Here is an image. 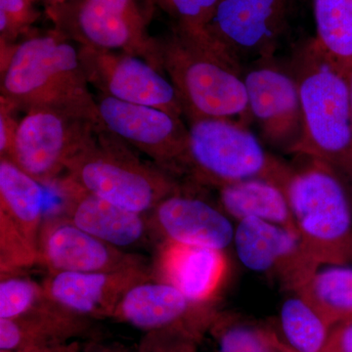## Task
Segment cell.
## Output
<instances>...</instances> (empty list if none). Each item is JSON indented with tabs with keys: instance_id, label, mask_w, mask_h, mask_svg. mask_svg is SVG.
<instances>
[{
	"instance_id": "1",
	"label": "cell",
	"mask_w": 352,
	"mask_h": 352,
	"mask_svg": "<svg viewBox=\"0 0 352 352\" xmlns=\"http://www.w3.org/2000/svg\"><path fill=\"white\" fill-rule=\"evenodd\" d=\"M73 43L53 29L16 44L1 65L0 99L19 112L54 108L98 119L96 98Z\"/></svg>"
},
{
	"instance_id": "2",
	"label": "cell",
	"mask_w": 352,
	"mask_h": 352,
	"mask_svg": "<svg viewBox=\"0 0 352 352\" xmlns=\"http://www.w3.org/2000/svg\"><path fill=\"white\" fill-rule=\"evenodd\" d=\"M303 118L302 141L294 154L317 160L342 175H352L351 76L310 39L296 58Z\"/></svg>"
},
{
	"instance_id": "3",
	"label": "cell",
	"mask_w": 352,
	"mask_h": 352,
	"mask_svg": "<svg viewBox=\"0 0 352 352\" xmlns=\"http://www.w3.org/2000/svg\"><path fill=\"white\" fill-rule=\"evenodd\" d=\"M157 43L162 69L175 87L188 122L212 118L249 122L244 78L228 60L203 39L173 28Z\"/></svg>"
},
{
	"instance_id": "4",
	"label": "cell",
	"mask_w": 352,
	"mask_h": 352,
	"mask_svg": "<svg viewBox=\"0 0 352 352\" xmlns=\"http://www.w3.org/2000/svg\"><path fill=\"white\" fill-rule=\"evenodd\" d=\"M136 152L99 122L63 176L113 205L150 214L184 184Z\"/></svg>"
},
{
	"instance_id": "5",
	"label": "cell",
	"mask_w": 352,
	"mask_h": 352,
	"mask_svg": "<svg viewBox=\"0 0 352 352\" xmlns=\"http://www.w3.org/2000/svg\"><path fill=\"white\" fill-rule=\"evenodd\" d=\"M284 185L296 230L319 265L352 261V210L340 173L310 159Z\"/></svg>"
},
{
	"instance_id": "6",
	"label": "cell",
	"mask_w": 352,
	"mask_h": 352,
	"mask_svg": "<svg viewBox=\"0 0 352 352\" xmlns=\"http://www.w3.org/2000/svg\"><path fill=\"white\" fill-rule=\"evenodd\" d=\"M156 6L155 0H69L45 12L78 46L134 55L163 72L157 38L149 34Z\"/></svg>"
},
{
	"instance_id": "7",
	"label": "cell",
	"mask_w": 352,
	"mask_h": 352,
	"mask_svg": "<svg viewBox=\"0 0 352 352\" xmlns=\"http://www.w3.org/2000/svg\"><path fill=\"white\" fill-rule=\"evenodd\" d=\"M190 184L220 188L266 178L284 187L291 168L271 157L245 124L228 119L190 120Z\"/></svg>"
},
{
	"instance_id": "8",
	"label": "cell",
	"mask_w": 352,
	"mask_h": 352,
	"mask_svg": "<svg viewBox=\"0 0 352 352\" xmlns=\"http://www.w3.org/2000/svg\"><path fill=\"white\" fill-rule=\"evenodd\" d=\"M296 6V0H219L200 38L243 74L272 61L291 43Z\"/></svg>"
},
{
	"instance_id": "9",
	"label": "cell",
	"mask_w": 352,
	"mask_h": 352,
	"mask_svg": "<svg viewBox=\"0 0 352 352\" xmlns=\"http://www.w3.org/2000/svg\"><path fill=\"white\" fill-rule=\"evenodd\" d=\"M99 120L54 108L21 118L10 161L43 185L54 184L94 133Z\"/></svg>"
},
{
	"instance_id": "10",
	"label": "cell",
	"mask_w": 352,
	"mask_h": 352,
	"mask_svg": "<svg viewBox=\"0 0 352 352\" xmlns=\"http://www.w3.org/2000/svg\"><path fill=\"white\" fill-rule=\"evenodd\" d=\"M96 105L102 126L178 180L188 179L189 131L182 118L104 94Z\"/></svg>"
},
{
	"instance_id": "11",
	"label": "cell",
	"mask_w": 352,
	"mask_h": 352,
	"mask_svg": "<svg viewBox=\"0 0 352 352\" xmlns=\"http://www.w3.org/2000/svg\"><path fill=\"white\" fill-rule=\"evenodd\" d=\"M43 184L15 163L0 157V264L24 270L38 259L44 222Z\"/></svg>"
},
{
	"instance_id": "12",
	"label": "cell",
	"mask_w": 352,
	"mask_h": 352,
	"mask_svg": "<svg viewBox=\"0 0 352 352\" xmlns=\"http://www.w3.org/2000/svg\"><path fill=\"white\" fill-rule=\"evenodd\" d=\"M78 50L87 82L100 94L184 117L170 78L146 60L119 51L85 46H78Z\"/></svg>"
},
{
	"instance_id": "13",
	"label": "cell",
	"mask_w": 352,
	"mask_h": 352,
	"mask_svg": "<svg viewBox=\"0 0 352 352\" xmlns=\"http://www.w3.org/2000/svg\"><path fill=\"white\" fill-rule=\"evenodd\" d=\"M233 245L248 270L275 280L291 293L300 291L320 266L298 234L264 220L237 221Z\"/></svg>"
},
{
	"instance_id": "14",
	"label": "cell",
	"mask_w": 352,
	"mask_h": 352,
	"mask_svg": "<svg viewBox=\"0 0 352 352\" xmlns=\"http://www.w3.org/2000/svg\"><path fill=\"white\" fill-rule=\"evenodd\" d=\"M243 78L252 118L258 122L264 139L276 149L294 154L303 134L295 76L268 62L252 67Z\"/></svg>"
},
{
	"instance_id": "15",
	"label": "cell",
	"mask_w": 352,
	"mask_h": 352,
	"mask_svg": "<svg viewBox=\"0 0 352 352\" xmlns=\"http://www.w3.org/2000/svg\"><path fill=\"white\" fill-rule=\"evenodd\" d=\"M38 264L48 273L98 272L145 265L141 254L119 249L76 227L64 215L44 219Z\"/></svg>"
},
{
	"instance_id": "16",
	"label": "cell",
	"mask_w": 352,
	"mask_h": 352,
	"mask_svg": "<svg viewBox=\"0 0 352 352\" xmlns=\"http://www.w3.org/2000/svg\"><path fill=\"white\" fill-rule=\"evenodd\" d=\"M148 220L152 233L157 234L163 242L219 251L233 244L235 227L230 217L185 185L164 199Z\"/></svg>"
},
{
	"instance_id": "17",
	"label": "cell",
	"mask_w": 352,
	"mask_h": 352,
	"mask_svg": "<svg viewBox=\"0 0 352 352\" xmlns=\"http://www.w3.org/2000/svg\"><path fill=\"white\" fill-rule=\"evenodd\" d=\"M113 318L145 331L179 328L198 337L201 329L214 322L210 305L189 300L179 289L161 280H145L126 292Z\"/></svg>"
},
{
	"instance_id": "18",
	"label": "cell",
	"mask_w": 352,
	"mask_h": 352,
	"mask_svg": "<svg viewBox=\"0 0 352 352\" xmlns=\"http://www.w3.org/2000/svg\"><path fill=\"white\" fill-rule=\"evenodd\" d=\"M154 278L145 265L98 272L48 273L43 286L46 296L69 311L87 318H107L134 285Z\"/></svg>"
},
{
	"instance_id": "19",
	"label": "cell",
	"mask_w": 352,
	"mask_h": 352,
	"mask_svg": "<svg viewBox=\"0 0 352 352\" xmlns=\"http://www.w3.org/2000/svg\"><path fill=\"white\" fill-rule=\"evenodd\" d=\"M62 203V215L76 227L113 247L129 251L144 245L152 235L149 220L88 193L65 176L52 185Z\"/></svg>"
},
{
	"instance_id": "20",
	"label": "cell",
	"mask_w": 352,
	"mask_h": 352,
	"mask_svg": "<svg viewBox=\"0 0 352 352\" xmlns=\"http://www.w3.org/2000/svg\"><path fill=\"white\" fill-rule=\"evenodd\" d=\"M155 279L173 285L189 300L210 305L226 280L224 251L163 242L153 266Z\"/></svg>"
},
{
	"instance_id": "21",
	"label": "cell",
	"mask_w": 352,
	"mask_h": 352,
	"mask_svg": "<svg viewBox=\"0 0 352 352\" xmlns=\"http://www.w3.org/2000/svg\"><path fill=\"white\" fill-rule=\"evenodd\" d=\"M89 328V318L69 311L47 296L17 318L0 319V351H23L71 342Z\"/></svg>"
},
{
	"instance_id": "22",
	"label": "cell",
	"mask_w": 352,
	"mask_h": 352,
	"mask_svg": "<svg viewBox=\"0 0 352 352\" xmlns=\"http://www.w3.org/2000/svg\"><path fill=\"white\" fill-rule=\"evenodd\" d=\"M220 208L240 221L256 219L296 232L284 187L266 178H251L219 188Z\"/></svg>"
},
{
	"instance_id": "23",
	"label": "cell",
	"mask_w": 352,
	"mask_h": 352,
	"mask_svg": "<svg viewBox=\"0 0 352 352\" xmlns=\"http://www.w3.org/2000/svg\"><path fill=\"white\" fill-rule=\"evenodd\" d=\"M314 43L332 63L352 74V0H314Z\"/></svg>"
},
{
	"instance_id": "24",
	"label": "cell",
	"mask_w": 352,
	"mask_h": 352,
	"mask_svg": "<svg viewBox=\"0 0 352 352\" xmlns=\"http://www.w3.org/2000/svg\"><path fill=\"white\" fill-rule=\"evenodd\" d=\"M287 346L296 352H324L333 326L305 296L292 293L280 311Z\"/></svg>"
},
{
	"instance_id": "25",
	"label": "cell",
	"mask_w": 352,
	"mask_h": 352,
	"mask_svg": "<svg viewBox=\"0 0 352 352\" xmlns=\"http://www.w3.org/2000/svg\"><path fill=\"white\" fill-rule=\"evenodd\" d=\"M296 293L318 308L332 325L352 317V267L347 264L320 265Z\"/></svg>"
},
{
	"instance_id": "26",
	"label": "cell",
	"mask_w": 352,
	"mask_h": 352,
	"mask_svg": "<svg viewBox=\"0 0 352 352\" xmlns=\"http://www.w3.org/2000/svg\"><path fill=\"white\" fill-rule=\"evenodd\" d=\"M219 352H284L283 342L265 329L214 318Z\"/></svg>"
},
{
	"instance_id": "27",
	"label": "cell",
	"mask_w": 352,
	"mask_h": 352,
	"mask_svg": "<svg viewBox=\"0 0 352 352\" xmlns=\"http://www.w3.org/2000/svg\"><path fill=\"white\" fill-rule=\"evenodd\" d=\"M43 283L17 274L0 280V319L17 318L27 314L45 298Z\"/></svg>"
},
{
	"instance_id": "28",
	"label": "cell",
	"mask_w": 352,
	"mask_h": 352,
	"mask_svg": "<svg viewBox=\"0 0 352 352\" xmlns=\"http://www.w3.org/2000/svg\"><path fill=\"white\" fill-rule=\"evenodd\" d=\"M219 0H155L171 21L173 29L194 36H203Z\"/></svg>"
},
{
	"instance_id": "29",
	"label": "cell",
	"mask_w": 352,
	"mask_h": 352,
	"mask_svg": "<svg viewBox=\"0 0 352 352\" xmlns=\"http://www.w3.org/2000/svg\"><path fill=\"white\" fill-rule=\"evenodd\" d=\"M39 16L30 0H0V45L14 46L21 36H31Z\"/></svg>"
},
{
	"instance_id": "30",
	"label": "cell",
	"mask_w": 352,
	"mask_h": 352,
	"mask_svg": "<svg viewBox=\"0 0 352 352\" xmlns=\"http://www.w3.org/2000/svg\"><path fill=\"white\" fill-rule=\"evenodd\" d=\"M197 336L179 328L146 333L138 352H197Z\"/></svg>"
},
{
	"instance_id": "31",
	"label": "cell",
	"mask_w": 352,
	"mask_h": 352,
	"mask_svg": "<svg viewBox=\"0 0 352 352\" xmlns=\"http://www.w3.org/2000/svg\"><path fill=\"white\" fill-rule=\"evenodd\" d=\"M18 112L8 102L0 99V157L10 159L12 154L20 122Z\"/></svg>"
},
{
	"instance_id": "32",
	"label": "cell",
	"mask_w": 352,
	"mask_h": 352,
	"mask_svg": "<svg viewBox=\"0 0 352 352\" xmlns=\"http://www.w3.org/2000/svg\"><path fill=\"white\" fill-rule=\"evenodd\" d=\"M324 352H352V317L333 325Z\"/></svg>"
},
{
	"instance_id": "33",
	"label": "cell",
	"mask_w": 352,
	"mask_h": 352,
	"mask_svg": "<svg viewBox=\"0 0 352 352\" xmlns=\"http://www.w3.org/2000/svg\"><path fill=\"white\" fill-rule=\"evenodd\" d=\"M20 352H80V346L78 342H64V344H54V346L36 347V349H28Z\"/></svg>"
},
{
	"instance_id": "34",
	"label": "cell",
	"mask_w": 352,
	"mask_h": 352,
	"mask_svg": "<svg viewBox=\"0 0 352 352\" xmlns=\"http://www.w3.org/2000/svg\"><path fill=\"white\" fill-rule=\"evenodd\" d=\"M88 352H126V351H122V349H118V347L98 346L94 347V349H90V351Z\"/></svg>"
},
{
	"instance_id": "35",
	"label": "cell",
	"mask_w": 352,
	"mask_h": 352,
	"mask_svg": "<svg viewBox=\"0 0 352 352\" xmlns=\"http://www.w3.org/2000/svg\"><path fill=\"white\" fill-rule=\"evenodd\" d=\"M45 1V7L59 6V4L65 3L69 0H44Z\"/></svg>"
},
{
	"instance_id": "36",
	"label": "cell",
	"mask_w": 352,
	"mask_h": 352,
	"mask_svg": "<svg viewBox=\"0 0 352 352\" xmlns=\"http://www.w3.org/2000/svg\"><path fill=\"white\" fill-rule=\"evenodd\" d=\"M283 351L284 352H296L295 351H293V349H289L288 346H287L286 344H284L283 342Z\"/></svg>"
},
{
	"instance_id": "37",
	"label": "cell",
	"mask_w": 352,
	"mask_h": 352,
	"mask_svg": "<svg viewBox=\"0 0 352 352\" xmlns=\"http://www.w3.org/2000/svg\"><path fill=\"white\" fill-rule=\"evenodd\" d=\"M351 120H352V74L351 76Z\"/></svg>"
},
{
	"instance_id": "38",
	"label": "cell",
	"mask_w": 352,
	"mask_h": 352,
	"mask_svg": "<svg viewBox=\"0 0 352 352\" xmlns=\"http://www.w3.org/2000/svg\"><path fill=\"white\" fill-rule=\"evenodd\" d=\"M347 178H349V180H351V187H352V175H349V177H347Z\"/></svg>"
},
{
	"instance_id": "39",
	"label": "cell",
	"mask_w": 352,
	"mask_h": 352,
	"mask_svg": "<svg viewBox=\"0 0 352 352\" xmlns=\"http://www.w3.org/2000/svg\"><path fill=\"white\" fill-rule=\"evenodd\" d=\"M0 352H20V351H0Z\"/></svg>"
},
{
	"instance_id": "40",
	"label": "cell",
	"mask_w": 352,
	"mask_h": 352,
	"mask_svg": "<svg viewBox=\"0 0 352 352\" xmlns=\"http://www.w3.org/2000/svg\"><path fill=\"white\" fill-rule=\"evenodd\" d=\"M30 1L34 2L36 1V0H30Z\"/></svg>"
}]
</instances>
